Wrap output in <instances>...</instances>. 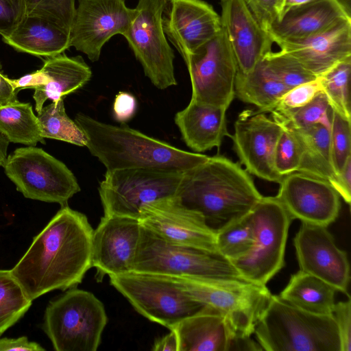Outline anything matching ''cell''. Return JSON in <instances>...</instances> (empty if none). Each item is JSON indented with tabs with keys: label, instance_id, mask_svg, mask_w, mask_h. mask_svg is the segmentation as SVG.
Segmentation results:
<instances>
[{
	"label": "cell",
	"instance_id": "1",
	"mask_svg": "<svg viewBox=\"0 0 351 351\" xmlns=\"http://www.w3.org/2000/svg\"><path fill=\"white\" fill-rule=\"evenodd\" d=\"M93 232L84 214L61 206L10 269L32 300L82 282L92 267Z\"/></svg>",
	"mask_w": 351,
	"mask_h": 351
},
{
	"label": "cell",
	"instance_id": "2",
	"mask_svg": "<svg viewBox=\"0 0 351 351\" xmlns=\"http://www.w3.org/2000/svg\"><path fill=\"white\" fill-rule=\"evenodd\" d=\"M175 197L217 232L247 214L263 195L240 163L217 155L185 171Z\"/></svg>",
	"mask_w": 351,
	"mask_h": 351
},
{
	"label": "cell",
	"instance_id": "3",
	"mask_svg": "<svg viewBox=\"0 0 351 351\" xmlns=\"http://www.w3.org/2000/svg\"><path fill=\"white\" fill-rule=\"evenodd\" d=\"M75 121L84 132L85 147L106 171L152 168L185 171L209 156L187 152L128 125H112L79 113Z\"/></svg>",
	"mask_w": 351,
	"mask_h": 351
},
{
	"label": "cell",
	"instance_id": "4",
	"mask_svg": "<svg viewBox=\"0 0 351 351\" xmlns=\"http://www.w3.org/2000/svg\"><path fill=\"white\" fill-rule=\"evenodd\" d=\"M262 350L341 351L332 316L312 314L272 295L254 333Z\"/></svg>",
	"mask_w": 351,
	"mask_h": 351
},
{
	"label": "cell",
	"instance_id": "5",
	"mask_svg": "<svg viewBox=\"0 0 351 351\" xmlns=\"http://www.w3.org/2000/svg\"><path fill=\"white\" fill-rule=\"evenodd\" d=\"M132 271L247 280L234 263L219 253L170 243L142 226Z\"/></svg>",
	"mask_w": 351,
	"mask_h": 351
},
{
	"label": "cell",
	"instance_id": "6",
	"mask_svg": "<svg viewBox=\"0 0 351 351\" xmlns=\"http://www.w3.org/2000/svg\"><path fill=\"white\" fill-rule=\"evenodd\" d=\"M107 322L101 301L73 287L49 302L43 329L56 351H96Z\"/></svg>",
	"mask_w": 351,
	"mask_h": 351
},
{
	"label": "cell",
	"instance_id": "7",
	"mask_svg": "<svg viewBox=\"0 0 351 351\" xmlns=\"http://www.w3.org/2000/svg\"><path fill=\"white\" fill-rule=\"evenodd\" d=\"M167 276L191 298L222 315L234 336L254 333L271 296L265 285L248 280Z\"/></svg>",
	"mask_w": 351,
	"mask_h": 351
},
{
	"label": "cell",
	"instance_id": "8",
	"mask_svg": "<svg viewBox=\"0 0 351 351\" xmlns=\"http://www.w3.org/2000/svg\"><path fill=\"white\" fill-rule=\"evenodd\" d=\"M109 278L138 313L169 330L206 306L165 275L130 271Z\"/></svg>",
	"mask_w": 351,
	"mask_h": 351
},
{
	"label": "cell",
	"instance_id": "9",
	"mask_svg": "<svg viewBox=\"0 0 351 351\" xmlns=\"http://www.w3.org/2000/svg\"><path fill=\"white\" fill-rule=\"evenodd\" d=\"M184 172L152 168L106 171L98 189L104 215L138 219L145 205L176 196Z\"/></svg>",
	"mask_w": 351,
	"mask_h": 351
},
{
	"label": "cell",
	"instance_id": "10",
	"mask_svg": "<svg viewBox=\"0 0 351 351\" xmlns=\"http://www.w3.org/2000/svg\"><path fill=\"white\" fill-rule=\"evenodd\" d=\"M7 177L26 198L63 206L80 191L72 171L42 148L16 149L3 166Z\"/></svg>",
	"mask_w": 351,
	"mask_h": 351
},
{
	"label": "cell",
	"instance_id": "11",
	"mask_svg": "<svg viewBox=\"0 0 351 351\" xmlns=\"http://www.w3.org/2000/svg\"><path fill=\"white\" fill-rule=\"evenodd\" d=\"M255 232L252 251L234 265L245 279L265 285L284 267L292 219L275 197H264L250 211Z\"/></svg>",
	"mask_w": 351,
	"mask_h": 351
},
{
	"label": "cell",
	"instance_id": "12",
	"mask_svg": "<svg viewBox=\"0 0 351 351\" xmlns=\"http://www.w3.org/2000/svg\"><path fill=\"white\" fill-rule=\"evenodd\" d=\"M168 0H138L130 26L123 34L145 75L156 88L176 86L174 53L162 28Z\"/></svg>",
	"mask_w": 351,
	"mask_h": 351
},
{
	"label": "cell",
	"instance_id": "13",
	"mask_svg": "<svg viewBox=\"0 0 351 351\" xmlns=\"http://www.w3.org/2000/svg\"><path fill=\"white\" fill-rule=\"evenodd\" d=\"M183 59L191 79V99L228 109L235 97L238 66L224 29Z\"/></svg>",
	"mask_w": 351,
	"mask_h": 351
},
{
	"label": "cell",
	"instance_id": "14",
	"mask_svg": "<svg viewBox=\"0 0 351 351\" xmlns=\"http://www.w3.org/2000/svg\"><path fill=\"white\" fill-rule=\"evenodd\" d=\"M134 8L125 0H78L70 30V46L92 62L99 60L104 45L126 32Z\"/></svg>",
	"mask_w": 351,
	"mask_h": 351
},
{
	"label": "cell",
	"instance_id": "15",
	"mask_svg": "<svg viewBox=\"0 0 351 351\" xmlns=\"http://www.w3.org/2000/svg\"><path fill=\"white\" fill-rule=\"evenodd\" d=\"M282 128L265 112L246 109L241 112L230 135L233 148L245 169L262 180L280 183L274 155Z\"/></svg>",
	"mask_w": 351,
	"mask_h": 351
},
{
	"label": "cell",
	"instance_id": "16",
	"mask_svg": "<svg viewBox=\"0 0 351 351\" xmlns=\"http://www.w3.org/2000/svg\"><path fill=\"white\" fill-rule=\"evenodd\" d=\"M138 220L143 227L170 243L218 252L216 232L201 213L186 207L175 196L145 205Z\"/></svg>",
	"mask_w": 351,
	"mask_h": 351
},
{
	"label": "cell",
	"instance_id": "17",
	"mask_svg": "<svg viewBox=\"0 0 351 351\" xmlns=\"http://www.w3.org/2000/svg\"><path fill=\"white\" fill-rule=\"evenodd\" d=\"M279 184L276 197L292 220L328 227L338 217L340 196L327 180L295 171Z\"/></svg>",
	"mask_w": 351,
	"mask_h": 351
},
{
	"label": "cell",
	"instance_id": "18",
	"mask_svg": "<svg viewBox=\"0 0 351 351\" xmlns=\"http://www.w3.org/2000/svg\"><path fill=\"white\" fill-rule=\"evenodd\" d=\"M328 227L302 223L293 239L300 270L349 296L350 264L347 254L336 245Z\"/></svg>",
	"mask_w": 351,
	"mask_h": 351
},
{
	"label": "cell",
	"instance_id": "19",
	"mask_svg": "<svg viewBox=\"0 0 351 351\" xmlns=\"http://www.w3.org/2000/svg\"><path fill=\"white\" fill-rule=\"evenodd\" d=\"M141 225L138 219L123 216H105L92 236V267L96 280L105 276L120 274L132 270Z\"/></svg>",
	"mask_w": 351,
	"mask_h": 351
},
{
	"label": "cell",
	"instance_id": "20",
	"mask_svg": "<svg viewBox=\"0 0 351 351\" xmlns=\"http://www.w3.org/2000/svg\"><path fill=\"white\" fill-rule=\"evenodd\" d=\"M162 23L167 40L182 58L203 46L221 29L220 16L202 0H168Z\"/></svg>",
	"mask_w": 351,
	"mask_h": 351
},
{
	"label": "cell",
	"instance_id": "21",
	"mask_svg": "<svg viewBox=\"0 0 351 351\" xmlns=\"http://www.w3.org/2000/svg\"><path fill=\"white\" fill-rule=\"evenodd\" d=\"M220 5L221 27L228 37L238 71L250 73L271 51L273 41L245 0H221Z\"/></svg>",
	"mask_w": 351,
	"mask_h": 351
},
{
	"label": "cell",
	"instance_id": "22",
	"mask_svg": "<svg viewBox=\"0 0 351 351\" xmlns=\"http://www.w3.org/2000/svg\"><path fill=\"white\" fill-rule=\"evenodd\" d=\"M278 45L281 51L295 58L319 77L338 63L351 58V20L341 21L311 37Z\"/></svg>",
	"mask_w": 351,
	"mask_h": 351
},
{
	"label": "cell",
	"instance_id": "23",
	"mask_svg": "<svg viewBox=\"0 0 351 351\" xmlns=\"http://www.w3.org/2000/svg\"><path fill=\"white\" fill-rule=\"evenodd\" d=\"M346 19L351 18L335 0H312L287 10L267 33L278 45L311 37Z\"/></svg>",
	"mask_w": 351,
	"mask_h": 351
},
{
	"label": "cell",
	"instance_id": "24",
	"mask_svg": "<svg viewBox=\"0 0 351 351\" xmlns=\"http://www.w3.org/2000/svg\"><path fill=\"white\" fill-rule=\"evenodd\" d=\"M226 110L191 99L174 117L175 123L187 147L195 153L219 148L224 137H230Z\"/></svg>",
	"mask_w": 351,
	"mask_h": 351
},
{
	"label": "cell",
	"instance_id": "25",
	"mask_svg": "<svg viewBox=\"0 0 351 351\" xmlns=\"http://www.w3.org/2000/svg\"><path fill=\"white\" fill-rule=\"evenodd\" d=\"M41 85L34 89L35 109L39 113L47 99L56 101L84 86L92 71L82 56H67L64 52L45 58L38 69Z\"/></svg>",
	"mask_w": 351,
	"mask_h": 351
},
{
	"label": "cell",
	"instance_id": "26",
	"mask_svg": "<svg viewBox=\"0 0 351 351\" xmlns=\"http://www.w3.org/2000/svg\"><path fill=\"white\" fill-rule=\"evenodd\" d=\"M171 330L176 334L178 351H228L234 336L224 317L208 306Z\"/></svg>",
	"mask_w": 351,
	"mask_h": 351
},
{
	"label": "cell",
	"instance_id": "27",
	"mask_svg": "<svg viewBox=\"0 0 351 351\" xmlns=\"http://www.w3.org/2000/svg\"><path fill=\"white\" fill-rule=\"evenodd\" d=\"M2 40L18 51L45 58L62 53L71 47L70 33L44 19L32 16H25Z\"/></svg>",
	"mask_w": 351,
	"mask_h": 351
},
{
	"label": "cell",
	"instance_id": "28",
	"mask_svg": "<svg viewBox=\"0 0 351 351\" xmlns=\"http://www.w3.org/2000/svg\"><path fill=\"white\" fill-rule=\"evenodd\" d=\"M271 114L275 121L291 132L299 144L302 162L298 171L324 179L331 185L337 173L332 162L330 129L319 124L297 127L275 113Z\"/></svg>",
	"mask_w": 351,
	"mask_h": 351
},
{
	"label": "cell",
	"instance_id": "29",
	"mask_svg": "<svg viewBox=\"0 0 351 351\" xmlns=\"http://www.w3.org/2000/svg\"><path fill=\"white\" fill-rule=\"evenodd\" d=\"M337 291L324 280L299 270L293 274L279 296L289 304L308 313L332 315Z\"/></svg>",
	"mask_w": 351,
	"mask_h": 351
},
{
	"label": "cell",
	"instance_id": "30",
	"mask_svg": "<svg viewBox=\"0 0 351 351\" xmlns=\"http://www.w3.org/2000/svg\"><path fill=\"white\" fill-rule=\"evenodd\" d=\"M288 90L267 69L262 60L250 73L237 71L235 97L243 102L254 105L260 112H271Z\"/></svg>",
	"mask_w": 351,
	"mask_h": 351
},
{
	"label": "cell",
	"instance_id": "31",
	"mask_svg": "<svg viewBox=\"0 0 351 351\" xmlns=\"http://www.w3.org/2000/svg\"><path fill=\"white\" fill-rule=\"evenodd\" d=\"M0 134L10 143L27 146L45 143L32 105L19 100L0 105Z\"/></svg>",
	"mask_w": 351,
	"mask_h": 351
},
{
	"label": "cell",
	"instance_id": "32",
	"mask_svg": "<svg viewBox=\"0 0 351 351\" xmlns=\"http://www.w3.org/2000/svg\"><path fill=\"white\" fill-rule=\"evenodd\" d=\"M37 117L44 138L64 141L80 147L86 145V136L77 123L67 115L64 99L43 106Z\"/></svg>",
	"mask_w": 351,
	"mask_h": 351
},
{
	"label": "cell",
	"instance_id": "33",
	"mask_svg": "<svg viewBox=\"0 0 351 351\" xmlns=\"http://www.w3.org/2000/svg\"><path fill=\"white\" fill-rule=\"evenodd\" d=\"M255 240L250 212L216 232L218 252L232 263L246 256L252 251Z\"/></svg>",
	"mask_w": 351,
	"mask_h": 351
},
{
	"label": "cell",
	"instance_id": "34",
	"mask_svg": "<svg viewBox=\"0 0 351 351\" xmlns=\"http://www.w3.org/2000/svg\"><path fill=\"white\" fill-rule=\"evenodd\" d=\"M32 301L10 269H0V335L25 315Z\"/></svg>",
	"mask_w": 351,
	"mask_h": 351
},
{
	"label": "cell",
	"instance_id": "35",
	"mask_svg": "<svg viewBox=\"0 0 351 351\" xmlns=\"http://www.w3.org/2000/svg\"><path fill=\"white\" fill-rule=\"evenodd\" d=\"M350 73L351 58H348L319 77L322 91L326 95L331 109L348 119H351Z\"/></svg>",
	"mask_w": 351,
	"mask_h": 351
},
{
	"label": "cell",
	"instance_id": "36",
	"mask_svg": "<svg viewBox=\"0 0 351 351\" xmlns=\"http://www.w3.org/2000/svg\"><path fill=\"white\" fill-rule=\"evenodd\" d=\"M262 61L267 69L289 89L317 78L295 58L281 51L269 52Z\"/></svg>",
	"mask_w": 351,
	"mask_h": 351
},
{
	"label": "cell",
	"instance_id": "37",
	"mask_svg": "<svg viewBox=\"0 0 351 351\" xmlns=\"http://www.w3.org/2000/svg\"><path fill=\"white\" fill-rule=\"evenodd\" d=\"M26 16L44 19L70 33L75 11V0H19Z\"/></svg>",
	"mask_w": 351,
	"mask_h": 351
},
{
	"label": "cell",
	"instance_id": "38",
	"mask_svg": "<svg viewBox=\"0 0 351 351\" xmlns=\"http://www.w3.org/2000/svg\"><path fill=\"white\" fill-rule=\"evenodd\" d=\"M289 123L297 127H307L313 125H322L330 128L332 109L328 101L322 91L311 101L299 108L280 112L272 110Z\"/></svg>",
	"mask_w": 351,
	"mask_h": 351
},
{
	"label": "cell",
	"instance_id": "39",
	"mask_svg": "<svg viewBox=\"0 0 351 351\" xmlns=\"http://www.w3.org/2000/svg\"><path fill=\"white\" fill-rule=\"evenodd\" d=\"M351 119L332 110L330 128L331 158L337 173L351 158Z\"/></svg>",
	"mask_w": 351,
	"mask_h": 351
},
{
	"label": "cell",
	"instance_id": "40",
	"mask_svg": "<svg viewBox=\"0 0 351 351\" xmlns=\"http://www.w3.org/2000/svg\"><path fill=\"white\" fill-rule=\"evenodd\" d=\"M280 125L282 132L276 147L274 164L277 172L284 176L299 171L302 152L294 136L287 128Z\"/></svg>",
	"mask_w": 351,
	"mask_h": 351
},
{
	"label": "cell",
	"instance_id": "41",
	"mask_svg": "<svg viewBox=\"0 0 351 351\" xmlns=\"http://www.w3.org/2000/svg\"><path fill=\"white\" fill-rule=\"evenodd\" d=\"M322 92L319 77L288 90L280 99L274 110L285 112L299 108L311 101Z\"/></svg>",
	"mask_w": 351,
	"mask_h": 351
},
{
	"label": "cell",
	"instance_id": "42",
	"mask_svg": "<svg viewBox=\"0 0 351 351\" xmlns=\"http://www.w3.org/2000/svg\"><path fill=\"white\" fill-rule=\"evenodd\" d=\"M261 27L268 32L283 13L285 0H245Z\"/></svg>",
	"mask_w": 351,
	"mask_h": 351
},
{
	"label": "cell",
	"instance_id": "43",
	"mask_svg": "<svg viewBox=\"0 0 351 351\" xmlns=\"http://www.w3.org/2000/svg\"><path fill=\"white\" fill-rule=\"evenodd\" d=\"M26 16L19 0H0V35L9 36Z\"/></svg>",
	"mask_w": 351,
	"mask_h": 351
},
{
	"label": "cell",
	"instance_id": "44",
	"mask_svg": "<svg viewBox=\"0 0 351 351\" xmlns=\"http://www.w3.org/2000/svg\"><path fill=\"white\" fill-rule=\"evenodd\" d=\"M332 316L337 326L341 351L351 350V300L335 303Z\"/></svg>",
	"mask_w": 351,
	"mask_h": 351
},
{
	"label": "cell",
	"instance_id": "45",
	"mask_svg": "<svg viewBox=\"0 0 351 351\" xmlns=\"http://www.w3.org/2000/svg\"><path fill=\"white\" fill-rule=\"evenodd\" d=\"M136 108L135 97L130 93L120 91L116 95L113 103L114 119L120 123H125L133 117Z\"/></svg>",
	"mask_w": 351,
	"mask_h": 351
},
{
	"label": "cell",
	"instance_id": "46",
	"mask_svg": "<svg viewBox=\"0 0 351 351\" xmlns=\"http://www.w3.org/2000/svg\"><path fill=\"white\" fill-rule=\"evenodd\" d=\"M331 186L348 204L351 202V158L337 173Z\"/></svg>",
	"mask_w": 351,
	"mask_h": 351
},
{
	"label": "cell",
	"instance_id": "47",
	"mask_svg": "<svg viewBox=\"0 0 351 351\" xmlns=\"http://www.w3.org/2000/svg\"><path fill=\"white\" fill-rule=\"evenodd\" d=\"M43 351L45 349L38 343L29 341L26 337L16 339L2 338L0 339V351Z\"/></svg>",
	"mask_w": 351,
	"mask_h": 351
},
{
	"label": "cell",
	"instance_id": "48",
	"mask_svg": "<svg viewBox=\"0 0 351 351\" xmlns=\"http://www.w3.org/2000/svg\"><path fill=\"white\" fill-rule=\"evenodd\" d=\"M0 63V105H5L18 101L17 93L8 78L2 72Z\"/></svg>",
	"mask_w": 351,
	"mask_h": 351
},
{
	"label": "cell",
	"instance_id": "49",
	"mask_svg": "<svg viewBox=\"0 0 351 351\" xmlns=\"http://www.w3.org/2000/svg\"><path fill=\"white\" fill-rule=\"evenodd\" d=\"M230 350H262L258 343L251 336L235 335L232 339L228 351Z\"/></svg>",
	"mask_w": 351,
	"mask_h": 351
},
{
	"label": "cell",
	"instance_id": "50",
	"mask_svg": "<svg viewBox=\"0 0 351 351\" xmlns=\"http://www.w3.org/2000/svg\"><path fill=\"white\" fill-rule=\"evenodd\" d=\"M154 351H178V339L176 332L170 330V332L156 340L153 346Z\"/></svg>",
	"mask_w": 351,
	"mask_h": 351
},
{
	"label": "cell",
	"instance_id": "51",
	"mask_svg": "<svg viewBox=\"0 0 351 351\" xmlns=\"http://www.w3.org/2000/svg\"><path fill=\"white\" fill-rule=\"evenodd\" d=\"M10 142L0 134V167H3L8 157L7 151Z\"/></svg>",
	"mask_w": 351,
	"mask_h": 351
},
{
	"label": "cell",
	"instance_id": "52",
	"mask_svg": "<svg viewBox=\"0 0 351 351\" xmlns=\"http://www.w3.org/2000/svg\"><path fill=\"white\" fill-rule=\"evenodd\" d=\"M311 1L312 0H285L283 13L290 8L298 6L308 3Z\"/></svg>",
	"mask_w": 351,
	"mask_h": 351
},
{
	"label": "cell",
	"instance_id": "53",
	"mask_svg": "<svg viewBox=\"0 0 351 351\" xmlns=\"http://www.w3.org/2000/svg\"><path fill=\"white\" fill-rule=\"evenodd\" d=\"M346 14L351 18V0H335Z\"/></svg>",
	"mask_w": 351,
	"mask_h": 351
}]
</instances>
